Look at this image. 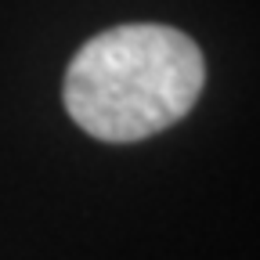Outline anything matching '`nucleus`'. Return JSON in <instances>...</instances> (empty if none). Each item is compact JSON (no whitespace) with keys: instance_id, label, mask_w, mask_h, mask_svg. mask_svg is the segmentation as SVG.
Masks as SVG:
<instances>
[{"instance_id":"nucleus-1","label":"nucleus","mask_w":260,"mask_h":260,"mask_svg":"<svg viewBox=\"0 0 260 260\" xmlns=\"http://www.w3.org/2000/svg\"><path fill=\"white\" fill-rule=\"evenodd\" d=\"M206 58L188 32L126 22L90 37L65 69L61 102L80 130L109 145L145 141L199 102Z\"/></svg>"}]
</instances>
